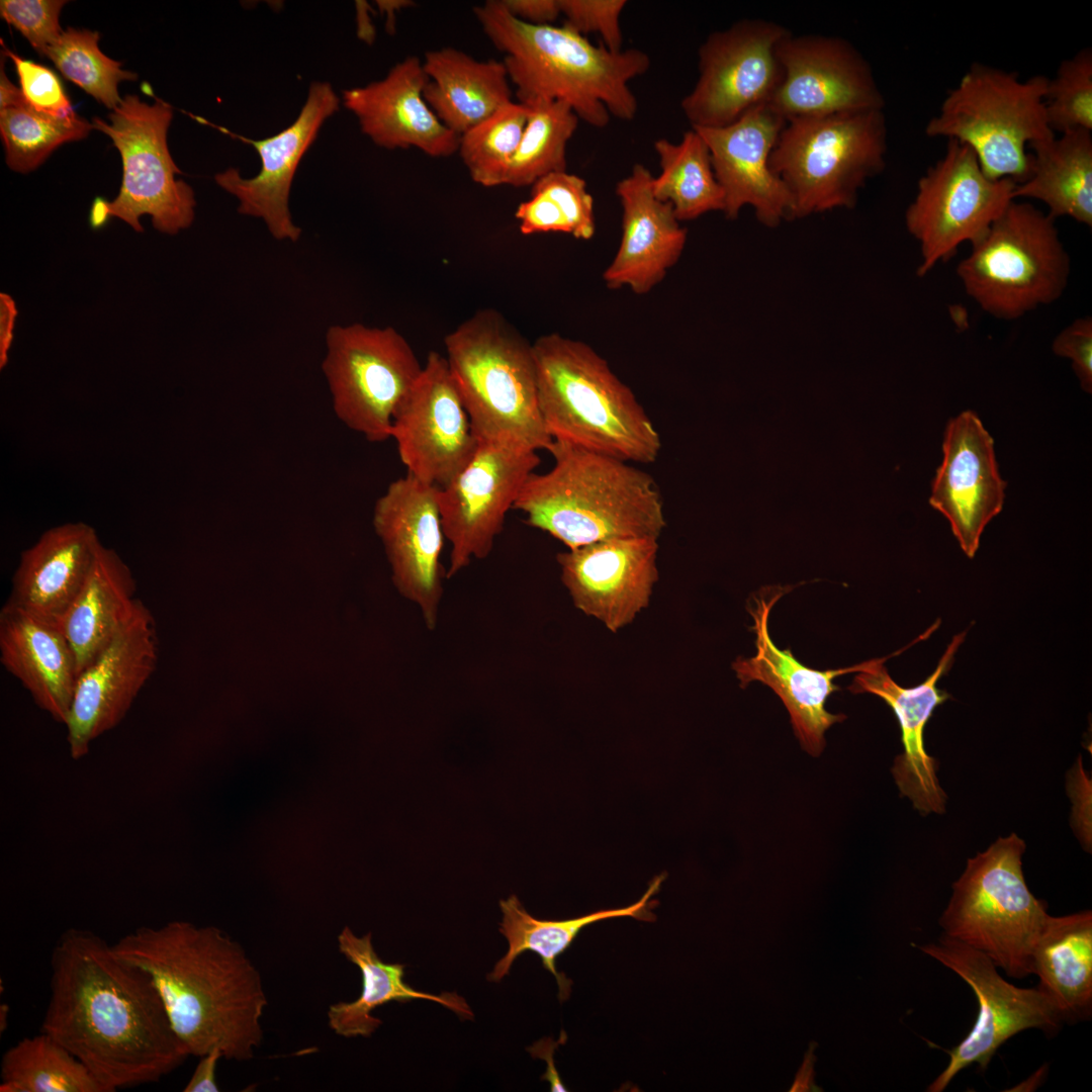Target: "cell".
Returning a JSON list of instances; mask_svg holds the SVG:
<instances>
[{"mask_svg": "<svg viewBox=\"0 0 1092 1092\" xmlns=\"http://www.w3.org/2000/svg\"><path fill=\"white\" fill-rule=\"evenodd\" d=\"M440 488L406 474L388 485L373 512V526L390 564L392 582L418 607L430 631L438 624L446 577L441 563L445 535Z\"/></svg>", "mask_w": 1092, "mask_h": 1092, "instance_id": "d6986e66", "label": "cell"}, {"mask_svg": "<svg viewBox=\"0 0 1092 1092\" xmlns=\"http://www.w3.org/2000/svg\"><path fill=\"white\" fill-rule=\"evenodd\" d=\"M515 216L525 236L540 233L570 235L569 225L556 202L538 191L531 190L530 198L519 204Z\"/></svg>", "mask_w": 1092, "mask_h": 1092, "instance_id": "681fc988", "label": "cell"}, {"mask_svg": "<svg viewBox=\"0 0 1092 1092\" xmlns=\"http://www.w3.org/2000/svg\"><path fill=\"white\" fill-rule=\"evenodd\" d=\"M338 946L340 952L359 968L362 991L354 1001L338 1002L329 1007L328 1023L336 1034L344 1037L370 1036L382 1023L372 1015L373 1010L391 1001L429 1000L452 1010L463 1019H473L469 1005L457 993L436 995L407 985L404 982L405 966L384 963L373 947L370 932L359 937L345 926L338 935Z\"/></svg>", "mask_w": 1092, "mask_h": 1092, "instance_id": "d6a6232c", "label": "cell"}, {"mask_svg": "<svg viewBox=\"0 0 1092 1092\" xmlns=\"http://www.w3.org/2000/svg\"><path fill=\"white\" fill-rule=\"evenodd\" d=\"M1044 109L1051 129L1092 130V51L1084 48L1061 62L1048 78Z\"/></svg>", "mask_w": 1092, "mask_h": 1092, "instance_id": "7bdbcfd3", "label": "cell"}, {"mask_svg": "<svg viewBox=\"0 0 1092 1092\" xmlns=\"http://www.w3.org/2000/svg\"><path fill=\"white\" fill-rule=\"evenodd\" d=\"M1028 148L1032 150L1029 175L1016 185L1014 199L1039 200L1053 218L1067 216L1091 228V131L1075 129L1054 134Z\"/></svg>", "mask_w": 1092, "mask_h": 1092, "instance_id": "d590c367", "label": "cell"}, {"mask_svg": "<svg viewBox=\"0 0 1092 1092\" xmlns=\"http://www.w3.org/2000/svg\"><path fill=\"white\" fill-rule=\"evenodd\" d=\"M789 30L743 19L711 33L699 49V78L680 106L692 127H721L766 104L782 80L777 48Z\"/></svg>", "mask_w": 1092, "mask_h": 1092, "instance_id": "5bb4252c", "label": "cell"}, {"mask_svg": "<svg viewBox=\"0 0 1092 1092\" xmlns=\"http://www.w3.org/2000/svg\"><path fill=\"white\" fill-rule=\"evenodd\" d=\"M965 637L966 631L953 636L934 671L916 687L903 688L888 673L883 663L895 654L873 659L848 687L854 694L875 695L893 709L901 728L903 752L895 758L892 772L901 795L922 814L945 811L946 795L938 783L936 761L924 748L923 732L935 708L949 698L937 688V681L950 668Z\"/></svg>", "mask_w": 1092, "mask_h": 1092, "instance_id": "484cf974", "label": "cell"}, {"mask_svg": "<svg viewBox=\"0 0 1092 1092\" xmlns=\"http://www.w3.org/2000/svg\"><path fill=\"white\" fill-rule=\"evenodd\" d=\"M532 348L539 410L553 441L626 462L656 461L659 433L604 357L557 333L539 337Z\"/></svg>", "mask_w": 1092, "mask_h": 1092, "instance_id": "5b68a950", "label": "cell"}, {"mask_svg": "<svg viewBox=\"0 0 1092 1092\" xmlns=\"http://www.w3.org/2000/svg\"><path fill=\"white\" fill-rule=\"evenodd\" d=\"M340 102L330 83L313 82L295 120L276 134L252 140L220 128L251 145L259 155L261 169L256 176L245 178L231 167L214 176L216 184L238 199L241 214L262 219L278 241L296 242L301 235L289 210L292 181L303 155L324 122L338 111Z\"/></svg>", "mask_w": 1092, "mask_h": 1092, "instance_id": "44dd1931", "label": "cell"}, {"mask_svg": "<svg viewBox=\"0 0 1092 1092\" xmlns=\"http://www.w3.org/2000/svg\"><path fill=\"white\" fill-rule=\"evenodd\" d=\"M529 111L526 104L511 101L459 136L458 153L476 184L505 185Z\"/></svg>", "mask_w": 1092, "mask_h": 1092, "instance_id": "60d3db41", "label": "cell"}, {"mask_svg": "<svg viewBox=\"0 0 1092 1092\" xmlns=\"http://www.w3.org/2000/svg\"><path fill=\"white\" fill-rule=\"evenodd\" d=\"M135 590L127 564L101 543L82 589L60 622L75 652L78 676L132 619L142 602Z\"/></svg>", "mask_w": 1092, "mask_h": 1092, "instance_id": "4dcf8cb0", "label": "cell"}, {"mask_svg": "<svg viewBox=\"0 0 1092 1092\" xmlns=\"http://www.w3.org/2000/svg\"><path fill=\"white\" fill-rule=\"evenodd\" d=\"M322 368L337 418L370 442L390 438L393 415L422 372L412 346L391 327L332 326Z\"/></svg>", "mask_w": 1092, "mask_h": 1092, "instance_id": "7c38bea8", "label": "cell"}, {"mask_svg": "<svg viewBox=\"0 0 1092 1092\" xmlns=\"http://www.w3.org/2000/svg\"><path fill=\"white\" fill-rule=\"evenodd\" d=\"M407 474L446 486L473 458L474 436L446 357L430 352L399 402L390 432Z\"/></svg>", "mask_w": 1092, "mask_h": 1092, "instance_id": "e0dca14e", "label": "cell"}, {"mask_svg": "<svg viewBox=\"0 0 1092 1092\" xmlns=\"http://www.w3.org/2000/svg\"><path fill=\"white\" fill-rule=\"evenodd\" d=\"M654 150L660 173L653 176V194L672 206L679 221L724 211V191L715 176L709 148L697 130L685 132L678 144L657 140Z\"/></svg>", "mask_w": 1092, "mask_h": 1092, "instance_id": "8d00e7d4", "label": "cell"}, {"mask_svg": "<svg viewBox=\"0 0 1092 1092\" xmlns=\"http://www.w3.org/2000/svg\"><path fill=\"white\" fill-rule=\"evenodd\" d=\"M17 309L14 300L6 293L0 294V368L8 361V351L13 340V326Z\"/></svg>", "mask_w": 1092, "mask_h": 1092, "instance_id": "11a10c76", "label": "cell"}, {"mask_svg": "<svg viewBox=\"0 0 1092 1092\" xmlns=\"http://www.w3.org/2000/svg\"><path fill=\"white\" fill-rule=\"evenodd\" d=\"M664 880L663 874L655 877L641 899L628 907L600 910L568 920L537 919L526 911L515 895L499 901L503 913L499 932L506 937L509 948L487 975V980L499 982L509 975L513 963L521 953L533 951L541 958L543 967L555 977L559 1000H567L572 981L557 971L556 959L570 946L579 932L592 923L616 917L654 921L656 918L651 910L656 901L650 898L659 891Z\"/></svg>", "mask_w": 1092, "mask_h": 1092, "instance_id": "836d02e7", "label": "cell"}, {"mask_svg": "<svg viewBox=\"0 0 1092 1092\" xmlns=\"http://www.w3.org/2000/svg\"><path fill=\"white\" fill-rule=\"evenodd\" d=\"M1038 988L1063 1020L1088 1019L1092 1010V913L1048 915L1032 952Z\"/></svg>", "mask_w": 1092, "mask_h": 1092, "instance_id": "e575fe53", "label": "cell"}, {"mask_svg": "<svg viewBox=\"0 0 1092 1092\" xmlns=\"http://www.w3.org/2000/svg\"><path fill=\"white\" fill-rule=\"evenodd\" d=\"M429 82L424 98L438 119L457 135L513 101L503 61H479L453 48L425 53Z\"/></svg>", "mask_w": 1092, "mask_h": 1092, "instance_id": "1f68e13d", "label": "cell"}, {"mask_svg": "<svg viewBox=\"0 0 1092 1092\" xmlns=\"http://www.w3.org/2000/svg\"><path fill=\"white\" fill-rule=\"evenodd\" d=\"M478 442L471 461L439 491L442 528L451 545L447 578L490 554L507 513L540 464L536 450Z\"/></svg>", "mask_w": 1092, "mask_h": 1092, "instance_id": "2e32d148", "label": "cell"}, {"mask_svg": "<svg viewBox=\"0 0 1092 1092\" xmlns=\"http://www.w3.org/2000/svg\"><path fill=\"white\" fill-rule=\"evenodd\" d=\"M1024 841L1012 833L969 858L939 918L943 934L987 956L1007 976L1032 974V952L1048 917L1028 889Z\"/></svg>", "mask_w": 1092, "mask_h": 1092, "instance_id": "9c48e42d", "label": "cell"}, {"mask_svg": "<svg viewBox=\"0 0 1092 1092\" xmlns=\"http://www.w3.org/2000/svg\"><path fill=\"white\" fill-rule=\"evenodd\" d=\"M1015 187L1011 179L987 177L968 146L947 140L943 156L919 178L904 215L920 249L917 275L925 276L962 244L980 239L1015 200Z\"/></svg>", "mask_w": 1092, "mask_h": 1092, "instance_id": "4fadbf2b", "label": "cell"}, {"mask_svg": "<svg viewBox=\"0 0 1092 1092\" xmlns=\"http://www.w3.org/2000/svg\"><path fill=\"white\" fill-rule=\"evenodd\" d=\"M531 190L541 192L556 202L572 237L584 241L594 237V199L582 178L566 171L554 172L537 180Z\"/></svg>", "mask_w": 1092, "mask_h": 1092, "instance_id": "ee69618b", "label": "cell"}, {"mask_svg": "<svg viewBox=\"0 0 1092 1092\" xmlns=\"http://www.w3.org/2000/svg\"><path fill=\"white\" fill-rule=\"evenodd\" d=\"M223 1058L220 1050L215 1049L200 1057L195 1070L185 1085L184 1092H217L216 1068Z\"/></svg>", "mask_w": 1092, "mask_h": 1092, "instance_id": "f5cc1de1", "label": "cell"}, {"mask_svg": "<svg viewBox=\"0 0 1092 1092\" xmlns=\"http://www.w3.org/2000/svg\"><path fill=\"white\" fill-rule=\"evenodd\" d=\"M1048 213L1013 200L957 266L966 293L988 314L1014 321L1057 301L1071 260Z\"/></svg>", "mask_w": 1092, "mask_h": 1092, "instance_id": "30bf717a", "label": "cell"}, {"mask_svg": "<svg viewBox=\"0 0 1092 1092\" xmlns=\"http://www.w3.org/2000/svg\"><path fill=\"white\" fill-rule=\"evenodd\" d=\"M515 18L531 25H552L561 15L559 0H499Z\"/></svg>", "mask_w": 1092, "mask_h": 1092, "instance_id": "816d5d0a", "label": "cell"}, {"mask_svg": "<svg viewBox=\"0 0 1092 1092\" xmlns=\"http://www.w3.org/2000/svg\"><path fill=\"white\" fill-rule=\"evenodd\" d=\"M919 948L961 977L978 1001L973 1028L949 1051L946 1068L927 1087V1092H942L957 1074L972 1064L985 1070L998 1048L1020 1031L1059 1030L1063 1018L1051 998L1038 987L1019 988L1008 983L983 952L943 933L935 942Z\"/></svg>", "mask_w": 1092, "mask_h": 1092, "instance_id": "9a60e30c", "label": "cell"}, {"mask_svg": "<svg viewBox=\"0 0 1092 1092\" xmlns=\"http://www.w3.org/2000/svg\"><path fill=\"white\" fill-rule=\"evenodd\" d=\"M559 3L563 26L581 35L599 33L607 49L622 51L620 15L625 0H559Z\"/></svg>", "mask_w": 1092, "mask_h": 1092, "instance_id": "bcb514c9", "label": "cell"}, {"mask_svg": "<svg viewBox=\"0 0 1092 1092\" xmlns=\"http://www.w3.org/2000/svg\"><path fill=\"white\" fill-rule=\"evenodd\" d=\"M777 55L783 75L766 105L786 121L884 110L885 99L869 62L848 40L789 31Z\"/></svg>", "mask_w": 1092, "mask_h": 1092, "instance_id": "ac0fdd59", "label": "cell"}, {"mask_svg": "<svg viewBox=\"0 0 1092 1092\" xmlns=\"http://www.w3.org/2000/svg\"><path fill=\"white\" fill-rule=\"evenodd\" d=\"M444 344L476 439L548 451L532 344L490 308L462 322Z\"/></svg>", "mask_w": 1092, "mask_h": 1092, "instance_id": "8992f818", "label": "cell"}, {"mask_svg": "<svg viewBox=\"0 0 1092 1092\" xmlns=\"http://www.w3.org/2000/svg\"><path fill=\"white\" fill-rule=\"evenodd\" d=\"M109 123L94 117L93 128L106 133L122 161L117 197L102 198L107 218L118 217L134 231H144L140 217L148 214L156 230L174 235L191 225L196 205L194 192L176 179L182 171L172 159L167 132L173 108L157 99L154 104L126 95L108 115Z\"/></svg>", "mask_w": 1092, "mask_h": 1092, "instance_id": "8fae6325", "label": "cell"}, {"mask_svg": "<svg viewBox=\"0 0 1092 1092\" xmlns=\"http://www.w3.org/2000/svg\"><path fill=\"white\" fill-rule=\"evenodd\" d=\"M40 1031L82 1062L106 1092L155 1083L189 1057L148 972L93 931L69 928L50 958Z\"/></svg>", "mask_w": 1092, "mask_h": 1092, "instance_id": "6da1fadb", "label": "cell"}, {"mask_svg": "<svg viewBox=\"0 0 1092 1092\" xmlns=\"http://www.w3.org/2000/svg\"><path fill=\"white\" fill-rule=\"evenodd\" d=\"M101 542L83 522L44 531L21 552L5 605L60 624L79 595Z\"/></svg>", "mask_w": 1092, "mask_h": 1092, "instance_id": "f1b7e54d", "label": "cell"}, {"mask_svg": "<svg viewBox=\"0 0 1092 1092\" xmlns=\"http://www.w3.org/2000/svg\"><path fill=\"white\" fill-rule=\"evenodd\" d=\"M942 451L929 505L947 519L962 550L973 558L985 527L1003 508L1007 483L998 471L993 438L974 412L948 422Z\"/></svg>", "mask_w": 1092, "mask_h": 1092, "instance_id": "603a6c76", "label": "cell"}, {"mask_svg": "<svg viewBox=\"0 0 1092 1092\" xmlns=\"http://www.w3.org/2000/svg\"><path fill=\"white\" fill-rule=\"evenodd\" d=\"M884 110L788 119L769 156L793 219L854 207L859 190L886 166Z\"/></svg>", "mask_w": 1092, "mask_h": 1092, "instance_id": "52a82bcc", "label": "cell"}, {"mask_svg": "<svg viewBox=\"0 0 1092 1092\" xmlns=\"http://www.w3.org/2000/svg\"><path fill=\"white\" fill-rule=\"evenodd\" d=\"M98 40L97 31L68 27L42 57L52 60L65 78L113 110L122 100L118 84L136 80L138 75L122 70L120 62L105 56Z\"/></svg>", "mask_w": 1092, "mask_h": 1092, "instance_id": "b9f144b4", "label": "cell"}, {"mask_svg": "<svg viewBox=\"0 0 1092 1092\" xmlns=\"http://www.w3.org/2000/svg\"><path fill=\"white\" fill-rule=\"evenodd\" d=\"M1068 790L1073 801L1072 821L1074 829L1087 850L1091 849V781L1088 780L1081 760L1071 771Z\"/></svg>", "mask_w": 1092, "mask_h": 1092, "instance_id": "f907efd6", "label": "cell"}, {"mask_svg": "<svg viewBox=\"0 0 1092 1092\" xmlns=\"http://www.w3.org/2000/svg\"><path fill=\"white\" fill-rule=\"evenodd\" d=\"M0 1078L1 1092H106L82 1062L42 1031L6 1050Z\"/></svg>", "mask_w": 1092, "mask_h": 1092, "instance_id": "74e56055", "label": "cell"}, {"mask_svg": "<svg viewBox=\"0 0 1092 1092\" xmlns=\"http://www.w3.org/2000/svg\"><path fill=\"white\" fill-rule=\"evenodd\" d=\"M657 553V539L619 538L567 549L556 559L575 608L618 632L647 608Z\"/></svg>", "mask_w": 1092, "mask_h": 1092, "instance_id": "7402d4cb", "label": "cell"}, {"mask_svg": "<svg viewBox=\"0 0 1092 1092\" xmlns=\"http://www.w3.org/2000/svg\"><path fill=\"white\" fill-rule=\"evenodd\" d=\"M8 1011H9V1006L7 1004H2L1 1007H0V1031H1V1033L6 1029V1026H7Z\"/></svg>", "mask_w": 1092, "mask_h": 1092, "instance_id": "6f0895ef", "label": "cell"}, {"mask_svg": "<svg viewBox=\"0 0 1092 1092\" xmlns=\"http://www.w3.org/2000/svg\"><path fill=\"white\" fill-rule=\"evenodd\" d=\"M0 661L41 710L66 724L78 671L75 652L60 624L4 604Z\"/></svg>", "mask_w": 1092, "mask_h": 1092, "instance_id": "f546056e", "label": "cell"}, {"mask_svg": "<svg viewBox=\"0 0 1092 1092\" xmlns=\"http://www.w3.org/2000/svg\"><path fill=\"white\" fill-rule=\"evenodd\" d=\"M63 0H2L1 17L16 28L43 56L63 33L60 14Z\"/></svg>", "mask_w": 1092, "mask_h": 1092, "instance_id": "f6af8a7d", "label": "cell"}, {"mask_svg": "<svg viewBox=\"0 0 1092 1092\" xmlns=\"http://www.w3.org/2000/svg\"><path fill=\"white\" fill-rule=\"evenodd\" d=\"M428 82L423 61L411 56L381 80L345 90L342 101L376 146L416 148L433 158H447L458 152L459 135L426 102L423 93Z\"/></svg>", "mask_w": 1092, "mask_h": 1092, "instance_id": "4316f807", "label": "cell"}, {"mask_svg": "<svg viewBox=\"0 0 1092 1092\" xmlns=\"http://www.w3.org/2000/svg\"><path fill=\"white\" fill-rule=\"evenodd\" d=\"M786 120L766 104L721 127H692L707 144L715 176L725 195L724 214L736 218L745 206L757 220L776 228L792 220L788 190L769 167V156Z\"/></svg>", "mask_w": 1092, "mask_h": 1092, "instance_id": "cb8c5ba5", "label": "cell"}, {"mask_svg": "<svg viewBox=\"0 0 1092 1092\" xmlns=\"http://www.w3.org/2000/svg\"><path fill=\"white\" fill-rule=\"evenodd\" d=\"M92 123L76 112L55 117L34 110L25 100L0 109V132L7 166L26 174L61 145L86 138Z\"/></svg>", "mask_w": 1092, "mask_h": 1092, "instance_id": "ab89813d", "label": "cell"}, {"mask_svg": "<svg viewBox=\"0 0 1092 1092\" xmlns=\"http://www.w3.org/2000/svg\"><path fill=\"white\" fill-rule=\"evenodd\" d=\"M1055 355L1067 358L1079 380L1081 388L1092 392V318L1085 315L1073 321L1054 339Z\"/></svg>", "mask_w": 1092, "mask_h": 1092, "instance_id": "c3c4849f", "label": "cell"}, {"mask_svg": "<svg viewBox=\"0 0 1092 1092\" xmlns=\"http://www.w3.org/2000/svg\"><path fill=\"white\" fill-rule=\"evenodd\" d=\"M565 1041H566V1034H565V1032H561V1037L557 1041L553 1040L552 1038H544V1039H541V1040L537 1041L531 1048L528 1049V1051L530 1052L532 1057L544 1059L546 1061L547 1070H546V1073L541 1077V1079L546 1080V1081H548L550 1083L551 1091H553V1092L568 1091V1089L562 1083V1081H561V1079H560V1077L558 1075V1072H557V1070L555 1068L554 1060H553V1055H554L555 1050L557 1049V1046L559 1044H562Z\"/></svg>", "mask_w": 1092, "mask_h": 1092, "instance_id": "db71d44e", "label": "cell"}, {"mask_svg": "<svg viewBox=\"0 0 1092 1092\" xmlns=\"http://www.w3.org/2000/svg\"><path fill=\"white\" fill-rule=\"evenodd\" d=\"M112 947L152 977L189 1056L218 1049L226 1060L254 1057L268 999L240 942L216 926L174 920L141 926Z\"/></svg>", "mask_w": 1092, "mask_h": 1092, "instance_id": "7a4b0ae2", "label": "cell"}, {"mask_svg": "<svg viewBox=\"0 0 1092 1092\" xmlns=\"http://www.w3.org/2000/svg\"><path fill=\"white\" fill-rule=\"evenodd\" d=\"M155 619L143 602L129 623L78 676L66 721L70 754L85 756L91 743L125 717L156 669Z\"/></svg>", "mask_w": 1092, "mask_h": 1092, "instance_id": "ffe728a7", "label": "cell"}, {"mask_svg": "<svg viewBox=\"0 0 1092 1092\" xmlns=\"http://www.w3.org/2000/svg\"><path fill=\"white\" fill-rule=\"evenodd\" d=\"M553 467L533 472L514 509L567 549L619 538L658 539L666 526L653 477L626 462L553 441Z\"/></svg>", "mask_w": 1092, "mask_h": 1092, "instance_id": "277c9868", "label": "cell"}, {"mask_svg": "<svg viewBox=\"0 0 1092 1092\" xmlns=\"http://www.w3.org/2000/svg\"><path fill=\"white\" fill-rule=\"evenodd\" d=\"M473 13L504 65L521 103L561 101L579 119L605 127L610 115L631 120L638 103L629 82L645 74L648 55L637 49L613 52L595 46L561 25H531L513 17L499 0L475 6Z\"/></svg>", "mask_w": 1092, "mask_h": 1092, "instance_id": "3957f363", "label": "cell"}, {"mask_svg": "<svg viewBox=\"0 0 1092 1092\" xmlns=\"http://www.w3.org/2000/svg\"><path fill=\"white\" fill-rule=\"evenodd\" d=\"M815 1042H811L809 1050L805 1054L802 1066L797 1072L794 1083L790 1089L791 1092L798 1091H821L814 1083V1071L813 1066L815 1062L814 1049Z\"/></svg>", "mask_w": 1092, "mask_h": 1092, "instance_id": "9f6ffc18", "label": "cell"}, {"mask_svg": "<svg viewBox=\"0 0 1092 1092\" xmlns=\"http://www.w3.org/2000/svg\"><path fill=\"white\" fill-rule=\"evenodd\" d=\"M4 54L14 63L25 102L34 110L67 117L75 113L59 77L48 67L25 60L4 46Z\"/></svg>", "mask_w": 1092, "mask_h": 1092, "instance_id": "7dc6e473", "label": "cell"}, {"mask_svg": "<svg viewBox=\"0 0 1092 1092\" xmlns=\"http://www.w3.org/2000/svg\"><path fill=\"white\" fill-rule=\"evenodd\" d=\"M783 594L779 590L767 598L764 595L753 598L749 613L756 636V653L749 658L738 657L732 668L741 688L754 680L760 681L781 698L802 747L809 754L818 756L825 746V731L845 719L843 714H831L825 709L830 694L839 690L833 679L866 670L873 659L845 668L817 670L799 662L790 649H779L768 633V617Z\"/></svg>", "mask_w": 1092, "mask_h": 1092, "instance_id": "d4e9b609", "label": "cell"}, {"mask_svg": "<svg viewBox=\"0 0 1092 1092\" xmlns=\"http://www.w3.org/2000/svg\"><path fill=\"white\" fill-rule=\"evenodd\" d=\"M529 115L520 145L511 161L505 185H533L554 172L566 171V147L579 118L561 101L524 103Z\"/></svg>", "mask_w": 1092, "mask_h": 1092, "instance_id": "f35d334b", "label": "cell"}, {"mask_svg": "<svg viewBox=\"0 0 1092 1092\" xmlns=\"http://www.w3.org/2000/svg\"><path fill=\"white\" fill-rule=\"evenodd\" d=\"M1046 82L1042 75L1022 81L1015 72L974 63L928 120L925 134L965 144L987 177L1021 184L1029 175V145L1056 134L1045 115Z\"/></svg>", "mask_w": 1092, "mask_h": 1092, "instance_id": "ba28073f", "label": "cell"}, {"mask_svg": "<svg viewBox=\"0 0 1092 1092\" xmlns=\"http://www.w3.org/2000/svg\"><path fill=\"white\" fill-rule=\"evenodd\" d=\"M653 175L642 164L616 185L622 207V236L612 262L603 273L610 289L627 287L642 295L651 291L679 260L687 230L668 202L652 191Z\"/></svg>", "mask_w": 1092, "mask_h": 1092, "instance_id": "83f0119b", "label": "cell"}]
</instances>
